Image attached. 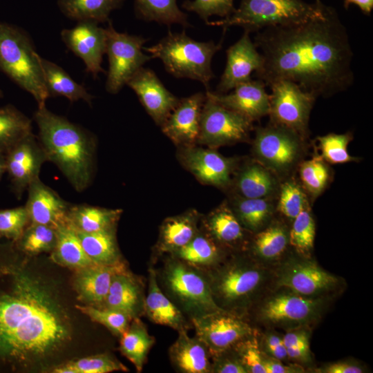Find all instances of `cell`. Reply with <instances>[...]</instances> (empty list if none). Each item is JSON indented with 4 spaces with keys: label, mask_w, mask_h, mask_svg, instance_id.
<instances>
[{
    "label": "cell",
    "mask_w": 373,
    "mask_h": 373,
    "mask_svg": "<svg viewBox=\"0 0 373 373\" xmlns=\"http://www.w3.org/2000/svg\"><path fill=\"white\" fill-rule=\"evenodd\" d=\"M307 206V195L302 186L290 178L281 182L277 195L276 211L293 220Z\"/></svg>",
    "instance_id": "cell-45"
},
{
    "label": "cell",
    "mask_w": 373,
    "mask_h": 373,
    "mask_svg": "<svg viewBox=\"0 0 373 373\" xmlns=\"http://www.w3.org/2000/svg\"><path fill=\"white\" fill-rule=\"evenodd\" d=\"M32 120L12 104L0 107V152L6 154L32 133Z\"/></svg>",
    "instance_id": "cell-40"
},
{
    "label": "cell",
    "mask_w": 373,
    "mask_h": 373,
    "mask_svg": "<svg viewBox=\"0 0 373 373\" xmlns=\"http://www.w3.org/2000/svg\"><path fill=\"white\" fill-rule=\"evenodd\" d=\"M280 287L309 297H325L337 289L341 281L315 262L304 258H290L279 269Z\"/></svg>",
    "instance_id": "cell-15"
},
{
    "label": "cell",
    "mask_w": 373,
    "mask_h": 373,
    "mask_svg": "<svg viewBox=\"0 0 373 373\" xmlns=\"http://www.w3.org/2000/svg\"><path fill=\"white\" fill-rule=\"evenodd\" d=\"M120 337V352L134 365L137 372H141L149 352L154 344V337L149 334L139 318L131 320Z\"/></svg>",
    "instance_id": "cell-39"
},
{
    "label": "cell",
    "mask_w": 373,
    "mask_h": 373,
    "mask_svg": "<svg viewBox=\"0 0 373 373\" xmlns=\"http://www.w3.org/2000/svg\"><path fill=\"white\" fill-rule=\"evenodd\" d=\"M232 183L239 196L275 198L281 182L273 172L254 159L238 169Z\"/></svg>",
    "instance_id": "cell-27"
},
{
    "label": "cell",
    "mask_w": 373,
    "mask_h": 373,
    "mask_svg": "<svg viewBox=\"0 0 373 373\" xmlns=\"http://www.w3.org/2000/svg\"><path fill=\"white\" fill-rule=\"evenodd\" d=\"M320 372L325 373H361L363 369L358 365L348 361H338L325 365Z\"/></svg>",
    "instance_id": "cell-53"
},
{
    "label": "cell",
    "mask_w": 373,
    "mask_h": 373,
    "mask_svg": "<svg viewBox=\"0 0 373 373\" xmlns=\"http://www.w3.org/2000/svg\"><path fill=\"white\" fill-rule=\"evenodd\" d=\"M126 267L123 261L112 265L93 263L76 269L73 284L78 299L85 305L102 307L113 276Z\"/></svg>",
    "instance_id": "cell-25"
},
{
    "label": "cell",
    "mask_w": 373,
    "mask_h": 373,
    "mask_svg": "<svg viewBox=\"0 0 373 373\" xmlns=\"http://www.w3.org/2000/svg\"><path fill=\"white\" fill-rule=\"evenodd\" d=\"M254 43L263 60L255 75L266 86L287 79L316 97H329L354 83L348 33L331 6L300 23L260 30Z\"/></svg>",
    "instance_id": "cell-1"
},
{
    "label": "cell",
    "mask_w": 373,
    "mask_h": 373,
    "mask_svg": "<svg viewBox=\"0 0 373 373\" xmlns=\"http://www.w3.org/2000/svg\"><path fill=\"white\" fill-rule=\"evenodd\" d=\"M275 198L233 197L229 204L241 225L247 231L257 233L272 220L276 211Z\"/></svg>",
    "instance_id": "cell-33"
},
{
    "label": "cell",
    "mask_w": 373,
    "mask_h": 373,
    "mask_svg": "<svg viewBox=\"0 0 373 373\" xmlns=\"http://www.w3.org/2000/svg\"><path fill=\"white\" fill-rule=\"evenodd\" d=\"M144 298L142 282L126 267L113 276L102 307L121 312L133 319L144 314Z\"/></svg>",
    "instance_id": "cell-24"
},
{
    "label": "cell",
    "mask_w": 373,
    "mask_h": 373,
    "mask_svg": "<svg viewBox=\"0 0 373 373\" xmlns=\"http://www.w3.org/2000/svg\"><path fill=\"white\" fill-rule=\"evenodd\" d=\"M122 210L87 204H71L66 222L75 231L94 233L116 229Z\"/></svg>",
    "instance_id": "cell-31"
},
{
    "label": "cell",
    "mask_w": 373,
    "mask_h": 373,
    "mask_svg": "<svg viewBox=\"0 0 373 373\" xmlns=\"http://www.w3.org/2000/svg\"><path fill=\"white\" fill-rule=\"evenodd\" d=\"M325 297H309L284 289L268 296L258 309L265 323L281 326L305 325L315 321L324 306Z\"/></svg>",
    "instance_id": "cell-13"
},
{
    "label": "cell",
    "mask_w": 373,
    "mask_h": 373,
    "mask_svg": "<svg viewBox=\"0 0 373 373\" xmlns=\"http://www.w3.org/2000/svg\"><path fill=\"white\" fill-rule=\"evenodd\" d=\"M126 85L135 92L147 113L160 126L180 101L150 68L142 67Z\"/></svg>",
    "instance_id": "cell-19"
},
{
    "label": "cell",
    "mask_w": 373,
    "mask_h": 373,
    "mask_svg": "<svg viewBox=\"0 0 373 373\" xmlns=\"http://www.w3.org/2000/svg\"><path fill=\"white\" fill-rule=\"evenodd\" d=\"M57 240L52 258L57 264L75 270L93 262L84 251L75 230L67 222L56 227Z\"/></svg>",
    "instance_id": "cell-35"
},
{
    "label": "cell",
    "mask_w": 373,
    "mask_h": 373,
    "mask_svg": "<svg viewBox=\"0 0 373 373\" xmlns=\"http://www.w3.org/2000/svg\"><path fill=\"white\" fill-rule=\"evenodd\" d=\"M105 29V53L108 59L105 86L108 93L116 94L152 57L143 52L144 44L147 39L139 35L117 32L109 21Z\"/></svg>",
    "instance_id": "cell-10"
},
{
    "label": "cell",
    "mask_w": 373,
    "mask_h": 373,
    "mask_svg": "<svg viewBox=\"0 0 373 373\" xmlns=\"http://www.w3.org/2000/svg\"><path fill=\"white\" fill-rule=\"evenodd\" d=\"M200 220L201 216L195 209L166 218L160 227L156 254H171L185 246L199 231Z\"/></svg>",
    "instance_id": "cell-28"
},
{
    "label": "cell",
    "mask_w": 373,
    "mask_h": 373,
    "mask_svg": "<svg viewBox=\"0 0 373 373\" xmlns=\"http://www.w3.org/2000/svg\"><path fill=\"white\" fill-rule=\"evenodd\" d=\"M253 128L251 120L206 95L201 113L198 144L214 149L245 142Z\"/></svg>",
    "instance_id": "cell-12"
},
{
    "label": "cell",
    "mask_w": 373,
    "mask_h": 373,
    "mask_svg": "<svg viewBox=\"0 0 373 373\" xmlns=\"http://www.w3.org/2000/svg\"><path fill=\"white\" fill-rule=\"evenodd\" d=\"M57 240L56 229L41 224L30 223L15 243L18 250L28 255L52 251Z\"/></svg>",
    "instance_id": "cell-43"
},
{
    "label": "cell",
    "mask_w": 373,
    "mask_h": 373,
    "mask_svg": "<svg viewBox=\"0 0 373 373\" xmlns=\"http://www.w3.org/2000/svg\"><path fill=\"white\" fill-rule=\"evenodd\" d=\"M287 356L301 361H307L310 358L309 344L286 347Z\"/></svg>",
    "instance_id": "cell-56"
},
{
    "label": "cell",
    "mask_w": 373,
    "mask_h": 373,
    "mask_svg": "<svg viewBox=\"0 0 373 373\" xmlns=\"http://www.w3.org/2000/svg\"><path fill=\"white\" fill-rule=\"evenodd\" d=\"M113 371H128V368L107 354L68 361L52 370L55 373H108Z\"/></svg>",
    "instance_id": "cell-44"
},
{
    "label": "cell",
    "mask_w": 373,
    "mask_h": 373,
    "mask_svg": "<svg viewBox=\"0 0 373 373\" xmlns=\"http://www.w3.org/2000/svg\"><path fill=\"white\" fill-rule=\"evenodd\" d=\"M206 94L198 92L180 99L178 104L161 125L162 131L176 146H194L198 143L200 117Z\"/></svg>",
    "instance_id": "cell-21"
},
{
    "label": "cell",
    "mask_w": 373,
    "mask_h": 373,
    "mask_svg": "<svg viewBox=\"0 0 373 373\" xmlns=\"http://www.w3.org/2000/svg\"><path fill=\"white\" fill-rule=\"evenodd\" d=\"M206 273L216 303L236 315L249 307L266 278L261 267L245 257L222 260Z\"/></svg>",
    "instance_id": "cell-6"
},
{
    "label": "cell",
    "mask_w": 373,
    "mask_h": 373,
    "mask_svg": "<svg viewBox=\"0 0 373 373\" xmlns=\"http://www.w3.org/2000/svg\"><path fill=\"white\" fill-rule=\"evenodd\" d=\"M160 278L167 296L190 318L222 309L213 299L206 271L170 256Z\"/></svg>",
    "instance_id": "cell-8"
},
{
    "label": "cell",
    "mask_w": 373,
    "mask_h": 373,
    "mask_svg": "<svg viewBox=\"0 0 373 373\" xmlns=\"http://www.w3.org/2000/svg\"><path fill=\"white\" fill-rule=\"evenodd\" d=\"M75 231L93 263L112 265L124 261L117 242L116 229L94 233Z\"/></svg>",
    "instance_id": "cell-36"
},
{
    "label": "cell",
    "mask_w": 373,
    "mask_h": 373,
    "mask_svg": "<svg viewBox=\"0 0 373 373\" xmlns=\"http://www.w3.org/2000/svg\"><path fill=\"white\" fill-rule=\"evenodd\" d=\"M268 352L278 360H282L287 356L286 347L283 341L277 345H266Z\"/></svg>",
    "instance_id": "cell-58"
},
{
    "label": "cell",
    "mask_w": 373,
    "mask_h": 373,
    "mask_svg": "<svg viewBox=\"0 0 373 373\" xmlns=\"http://www.w3.org/2000/svg\"><path fill=\"white\" fill-rule=\"evenodd\" d=\"M283 341L285 347L309 344L308 334L304 329L287 332Z\"/></svg>",
    "instance_id": "cell-55"
},
{
    "label": "cell",
    "mask_w": 373,
    "mask_h": 373,
    "mask_svg": "<svg viewBox=\"0 0 373 373\" xmlns=\"http://www.w3.org/2000/svg\"><path fill=\"white\" fill-rule=\"evenodd\" d=\"M222 39L218 44L213 41H199L189 37L184 31H169L156 44L143 47V50L152 58L160 59L171 75L198 81L209 90V83L215 77L211 61L222 48Z\"/></svg>",
    "instance_id": "cell-4"
},
{
    "label": "cell",
    "mask_w": 373,
    "mask_h": 373,
    "mask_svg": "<svg viewBox=\"0 0 373 373\" xmlns=\"http://www.w3.org/2000/svg\"><path fill=\"white\" fill-rule=\"evenodd\" d=\"M172 365L183 373H211L212 356L205 344L196 336L190 337L187 330L178 336L169 348Z\"/></svg>",
    "instance_id": "cell-29"
},
{
    "label": "cell",
    "mask_w": 373,
    "mask_h": 373,
    "mask_svg": "<svg viewBox=\"0 0 373 373\" xmlns=\"http://www.w3.org/2000/svg\"><path fill=\"white\" fill-rule=\"evenodd\" d=\"M263 363L267 373H294L300 372L302 368L285 365L276 358L271 359L263 356Z\"/></svg>",
    "instance_id": "cell-54"
},
{
    "label": "cell",
    "mask_w": 373,
    "mask_h": 373,
    "mask_svg": "<svg viewBox=\"0 0 373 373\" xmlns=\"http://www.w3.org/2000/svg\"><path fill=\"white\" fill-rule=\"evenodd\" d=\"M124 2V0H57V6L72 20L99 23L108 21L110 14Z\"/></svg>",
    "instance_id": "cell-37"
},
{
    "label": "cell",
    "mask_w": 373,
    "mask_h": 373,
    "mask_svg": "<svg viewBox=\"0 0 373 373\" xmlns=\"http://www.w3.org/2000/svg\"><path fill=\"white\" fill-rule=\"evenodd\" d=\"M93 21H78L77 25L63 29L61 37L66 46L84 63L86 71L96 78L105 73L102 67L106 52V29Z\"/></svg>",
    "instance_id": "cell-18"
},
{
    "label": "cell",
    "mask_w": 373,
    "mask_h": 373,
    "mask_svg": "<svg viewBox=\"0 0 373 373\" xmlns=\"http://www.w3.org/2000/svg\"><path fill=\"white\" fill-rule=\"evenodd\" d=\"M292 221L289 230V244L302 255L308 254L313 249L316 234L309 206L305 207Z\"/></svg>",
    "instance_id": "cell-47"
},
{
    "label": "cell",
    "mask_w": 373,
    "mask_h": 373,
    "mask_svg": "<svg viewBox=\"0 0 373 373\" xmlns=\"http://www.w3.org/2000/svg\"><path fill=\"white\" fill-rule=\"evenodd\" d=\"M44 82L49 97L62 96L70 102L84 100L91 106L94 97L77 83L61 67L39 57Z\"/></svg>",
    "instance_id": "cell-34"
},
{
    "label": "cell",
    "mask_w": 373,
    "mask_h": 373,
    "mask_svg": "<svg viewBox=\"0 0 373 373\" xmlns=\"http://www.w3.org/2000/svg\"><path fill=\"white\" fill-rule=\"evenodd\" d=\"M47 157L38 137L32 133L6 154V171L18 200L37 178Z\"/></svg>",
    "instance_id": "cell-17"
},
{
    "label": "cell",
    "mask_w": 373,
    "mask_h": 373,
    "mask_svg": "<svg viewBox=\"0 0 373 373\" xmlns=\"http://www.w3.org/2000/svg\"><path fill=\"white\" fill-rule=\"evenodd\" d=\"M211 372L247 373L233 348L212 356Z\"/></svg>",
    "instance_id": "cell-52"
},
{
    "label": "cell",
    "mask_w": 373,
    "mask_h": 373,
    "mask_svg": "<svg viewBox=\"0 0 373 373\" xmlns=\"http://www.w3.org/2000/svg\"><path fill=\"white\" fill-rule=\"evenodd\" d=\"M9 264L0 267V365L42 366L70 342L69 313L52 283Z\"/></svg>",
    "instance_id": "cell-2"
},
{
    "label": "cell",
    "mask_w": 373,
    "mask_h": 373,
    "mask_svg": "<svg viewBox=\"0 0 373 373\" xmlns=\"http://www.w3.org/2000/svg\"><path fill=\"white\" fill-rule=\"evenodd\" d=\"M265 84L260 79L239 84L229 93L220 94L207 90L206 95L223 106L251 120H258L269 111V97Z\"/></svg>",
    "instance_id": "cell-22"
},
{
    "label": "cell",
    "mask_w": 373,
    "mask_h": 373,
    "mask_svg": "<svg viewBox=\"0 0 373 373\" xmlns=\"http://www.w3.org/2000/svg\"><path fill=\"white\" fill-rule=\"evenodd\" d=\"M288 245V229L282 222L275 220L256 233L251 242V250L258 258L271 261L281 256Z\"/></svg>",
    "instance_id": "cell-38"
},
{
    "label": "cell",
    "mask_w": 373,
    "mask_h": 373,
    "mask_svg": "<svg viewBox=\"0 0 373 373\" xmlns=\"http://www.w3.org/2000/svg\"><path fill=\"white\" fill-rule=\"evenodd\" d=\"M28 198L24 205L30 223L41 224L56 229L66 222L72 204L64 200L55 191L37 178L27 189Z\"/></svg>",
    "instance_id": "cell-23"
},
{
    "label": "cell",
    "mask_w": 373,
    "mask_h": 373,
    "mask_svg": "<svg viewBox=\"0 0 373 373\" xmlns=\"http://www.w3.org/2000/svg\"><path fill=\"white\" fill-rule=\"evenodd\" d=\"M39 57L25 30L0 21V70L31 94L37 107L49 98Z\"/></svg>",
    "instance_id": "cell-5"
},
{
    "label": "cell",
    "mask_w": 373,
    "mask_h": 373,
    "mask_svg": "<svg viewBox=\"0 0 373 373\" xmlns=\"http://www.w3.org/2000/svg\"><path fill=\"white\" fill-rule=\"evenodd\" d=\"M180 148L181 163L198 180L220 189L231 186L238 164L236 158L224 157L211 148L195 145Z\"/></svg>",
    "instance_id": "cell-16"
},
{
    "label": "cell",
    "mask_w": 373,
    "mask_h": 373,
    "mask_svg": "<svg viewBox=\"0 0 373 373\" xmlns=\"http://www.w3.org/2000/svg\"><path fill=\"white\" fill-rule=\"evenodd\" d=\"M148 282V291L144 303V314L153 323L168 326L177 332L187 330L190 324L184 314L159 287L157 274L154 268L149 269Z\"/></svg>",
    "instance_id": "cell-26"
},
{
    "label": "cell",
    "mask_w": 373,
    "mask_h": 373,
    "mask_svg": "<svg viewBox=\"0 0 373 373\" xmlns=\"http://www.w3.org/2000/svg\"><path fill=\"white\" fill-rule=\"evenodd\" d=\"M305 138L292 129L271 122L266 126L257 127L252 144L254 160L280 181L285 180L303 160Z\"/></svg>",
    "instance_id": "cell-9"
},
{
    "label": "cell",
    "mask_w": 373,
    "mask_h": 373,
    "mask_svg": "<svg viewBox=\"0 0 373 373\" xmlns=\"http://www.w3.org/2000/svg\"><path fill=\"white\" fill-rule=\"evenodd\" d=\"M169 255L206 271L222 261L224 249L201 227L188 244Z\"/></svg>",
    "instance_id": "cell-32"
},
{
    "label": "cell",
    "mask_w": 373,
    "mask_h": 373,
    "mask_svg": "<svg viewBox=\"0 0 373 373\" xmlns=\"http://www.w3.org/2000/svg\"><path fill=\"white\" fill-rule=\"evenodd\" d=\"M201 220L202 228L224 250L238 247L245 240L246 229L227 202H222Z\"/></svg>",
    "instance_id": "cell-30"
},
{
    "label": "cell",
    "mask_w": 373,
    "mask_h": 373,
    "mask_svg": "<svg viewBox=\"0 0 373 373\" xmlns=\"http://www.w3.org/2000/svg\"><path fill=\"white\" fill-rule=\"evenodd\" d=\"M75 307L92 321L105 326L113 334L119 336L126 331L132 320L121 312L103 307L79 305Z\"/></svg>",
    "instance_id": "cell-48"
},
{
    "label": "cell",
    "mask_w": 373,
    "mask_h": 373,
    "mask_svg": "<svg viewBox=\"0 0 373 373\" xmlns=\"http://www.w3.org/2000/svg\"><path fill=\"white\" fill-rule=\"evenodd\" d=\"M269 97L270 122L285 126L307 137L309 120L316 97L287 79L271 83Z\"/></svg>",
    "instance_id": "cell-11"
},
{
    "label": "cell",
    "mask_w": 373,
    "mask_h": 373,
    "mask_svg": "<svg viewBox=\"0 0 373 373\" xmlns=\"http://www.w3.org/2000/svg\"><path fill=\"white\" fill-rule=\"evenodd\" d=\"M347 9L351 4L357 6L365 15H370L373 9V0H343Z\"/></svg>",
    "instance_id": "cell-57"
},
{
    "label": "cell",
    "mask_w": 373,
    "mask_h": 373,
    "mask_svg": "<svg viewBox=\"0 0 373 373\" xmlns=\"http://www.w3.org/2000/svg\"><path fill=\"white\" fill-rule=\"evenodd\" d=\"M324 3L303 0H241L239 7L228 17L208 21V26H220L224 30L233 26L249 32L265 28L286 26L304 21L323 9Z\"/></svg>",
    "instance_id": "cell-7"
},
{
    "label": "cell",
    "mask_w": 373,
    "mask_h": 373,
    "mask_svg": "<svg viewBox=\"0 0 373 373\" xmlns=\"http://www.w3.org/2000/svg\"><path fill=\"white\" fill-rule=\"evenodd\" d=\"M196 336L211 356L233 348L253 334V329L236 314L220 309L191 318Z\"/></svg>",
    "instance_id": "cell-14"
},
{
    "label": "cell",
    "mask_w": 373,
    "mask_h": 373,
    "mask_svg": "<svg viewBox=\"0 0 373 373\" xmlns=\"http://www.w3.org/2000/svg\"><path fill=\"white\" fill-rule=\"evenodd\" d=\"M3 97V91L1 90V89L0 88V98Z\"/></svg>",
    "instance_id": "cell-60"
},
{
    "label": "cell",
    "mask_w": 373,
    "mask_h": 373,
    "mask_svg": "<svg viewBox=\"0 0 373 373\" xmlns=\"http://www.w3.org/2000/svg\"><path fill=\"white\" fill-rule=\"evenodd\" d=\"M30 223L25 206L0 209V238L17 242Z\"/></svg>",
    "instance_id": "cell-49"
},
{
    "label": "cell",
    "mask_w": 373,
    "mask_h": 373,
    "mask_svg": "<svg viewBox=\"0 0 373 373\" xmlns=\"http://www.w3.org/2000/svg\"><path fill=\"white\" fill-rule=\"evenodd\" d=\"M6 171V154L0 152V179Z\"/></svg>",
    "instance_id": "cell-59"
},
{
    "label": "cell",
    "mask_w": 373,
    "mask_h": 373,
    "mask_svg": "<svg viewBox=\"0 0 373 373\" xmlns=\"http://www.w3.org/2000/svg\"><path fill=\"white\" fill-rule=\"evenodd\" d=\"M245 30L242 37L226 51L224 70L217 86V93H227L240 84L251 79L253 72H258L262 66V57Z\"/></svg>",
    "instance_id": "cell-20"
},
{
    "label": "cell",
    "mask_w": 373,
    "mask_h": 373,
    "mask_svg": "<svg viewBox=\"0 0 373 373\" xmlns=\"http://www.w3.org/2000/svg\"><path fill=\"white\" fill-rule=\"evenodd\" d=\"M182 7L187 11L195 12L205 23L214 15L227 18L236 9L234 0H187Z\"/></svg>",
    "instance_id": "cell-50"
},
{
    "label": "cell",
    "mask_w": 373,
    "mask_h": 373,
    "mask_svg": "<svg viewBox=\"0 0 373 373\" xmlns=\"http://www.w3.org/2000/svg\"><path fill=\"white\" fill-rule=\"evenodd\" d=\"M34 119L48 162L56 165L76 191L86 190L94 175L95 136L46 106L37 107Z\"/></svg>",
    "instance_id": "cell-3"
},
{
    "label": "cell",
    "mask_w": 373,
    "mask_h": 373,
    "mask_svg": "<svg viewBox=\"0 0 373 373\" xmlns=\"http://www.w3.org/2000/svg\"><path fill=\"white\" fill-rule=\"evenodd\" d=\"M135 11L137 17L146 21L190 26L187 15L180 9L177 0H135Z\"/></svg>",
    "instance_id": "cell-41"
},
{
    "label": "cell",
    "mask_w": 373,
    "mask_h": 373,
    "mask_svg": "<svg viewBox=\"0 0 373 373\" xmlns=\"http://www.w3.org/2000/svg\"><path fill=\"white\" fill-rule=\"evenodd\" d=\"M302 187L307 194L315 199L326 189L331 180V171L321 157L303 160L298 165Z\"/></svg>",
    "instance_id": "cell-42"
},
{
    "label": "cell",
    "mask_w": 373,
    "mask_h": 373,
    "mask_svg": "<svg viewBox=\"0 0 373 373\" xmlns=\"http://www.w3.org/2000/svg\"><path fill=\"white\" fill-rule=\"evenodd\" d=\"M353 139L351 132L342 134L329 133L318 136L316 140L321 151V157L331 164L358 162V158L350 155L347 146Z\"/></svg>",
    "instance_id": "cell-46"
},
{
    "label": "cell",
    "mask_w": 373,
    "mask_h": 373,
    "mask_svg": "<svg viewBox=\"0 0 373 373\" xmlns=\"http://www.w3.org/2000/svg\"><path fill=\"white\" fill-rule=\"evenodd\" d=\"M235 351L247 372L267 373L258 343L253 334L237 343Z\"/></svg>",
    "instance_id": "cell-51"
}]
</instances>
